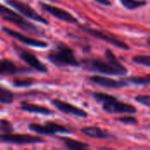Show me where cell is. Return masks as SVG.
<instances>
[{"label": "cell", "instance_id": "6da1fadb", "mask_svg": "<svg viewBox=\"0 0 150 150\" xmlns=\"http://www.w3.org/2000/svg\"><path fill=\"white\" fill-rule=\"evenodd\" d=\"M106 62L101 59H86L82 61V65L85 70L98 72L111 76H123L127 73V69L118 61L111 50L105 51Z\"/></svg>", "mask_w": 150, "mask_h": 150}, {"label": "cell", "instance_id": "7a4b0ae2", "mask_svg": "<svg viewBox=\"0 0 150 150\" xmlns=\"http://www.w3.org/2000/svg\"><path fill=\"white\" fill-rule=\"evenodd\" d=\"M96 101L102 105V109L107 113H127L134 114L137 112L135 106L119 100L114 96L103 92L92 93Z\"/></svg>", "mask_w": 150, "mask_h": 150}, {"label": "cell", "instance_id": "3957f363", "mask_svg": "<svg viewBox=\"0 0 150 150\" xmlns=\"http://www.w3.org/2000/svg\"><path fill=\"white\" fill-rule=\"evenodd\" d=\"M47 59L53 64L60 67H78L80 65V63L75 57L73 51L64 44H59L54 50L51 51L47 55Z\"/></svg>", "mask_w": 150, "mask_h": 150}, {"label": "cell", "instance_id": "277c9868", "mask_svg": "<svg viewBox=\"0 0 150 150\" xmlns=\"http://www.w3.org/2000/svg\"><path fill=\"white\" fill-rule=\"evenodd\" d=\"M0 16L4 20L9 21L11 23L18 25L19 28L23 29L25 32H28V33H31L33 34L40 33V31L35 25H33L32 23L26 21L22 16L16 13L11 9H10L1 4H0Z\"/></svg>", "mask_w": 150, "mask_h": 150}, {"label": "cell", "instance_id": "5b68a950", "mask_svg": "<svg viewBox=\"0 0 150 150\" xmlns=\"http://www.w3.org/2000/svg\"><path fill=\"white\" fill-rule=\"evenodd\" d=\"M5 2L7 4H9L10 6H12L14 9H16L22 15L25 16L27 18L40 22L44 25H49V22L45 18H43L41 15H40L29 4H27L20 0H6Z\"/></svg>", "mask_w": 150, "mask_h": 150}, {"label": "cell", "instance_id": "8992f818", "mask_svg": "<svg viewBox=\"0 0 150 150\" xmlns=\"http://www.w3.org/2000/svg\"><path fill=\"white\" fill-rule=\"evenodd\" d=\"M28 127L31 131L38 134H41V135H53V134H55L56 133L71 134V132L68 130V128L53 121H47L45 125L31 123L28 126Z\"/></svg>", "mask_w": 150, "mask_h": 150}, {"label": "cell", "instance_id": "52a82bcc", "mask_svg": "<svg viewBox=\"0 0 150 150\" xmlns=\"http://www.w3.org/2000/svg\"><path fill=\"white\" fill-rule=\"evenodd\" d=\"M0 141L3 142L15 144V145H25V144H36L43 142V139L39 136H33L31 134H4L0 135Z\"/></svg>", "mask_w": 150, "mask_h": 150}, {"label": "cell", "instance_id": "ba28073f", "mask_svg": "<svg viewBox=\"0 0 150 150\" xmlns=\"http://www.w3.org/2000/svg\"><path fill=\"white\" fill-rule=\"evenodd\" d=\"M83 31H85L86 33H88L89 34L98 38V39H100V40H103L106 42H108L109 44L112 45V46H115L120 49H125V50H128L130 47L123 41H121L120 40H119L117 37L113 36L112 34L111 33H105V32H103V31H99V30H96V29H91L90 27H86V26H82L81 27Z\"/></svg>", "mask_w": 150, "mask_h": 150}, {"label": "cell", "instance_id": "9c48e42d", "mask_svg": "<svg viewBox=\"0 0 150 150\" xmlns=\"http://www.w3.org/2000/svg\"><path fill=\"white\" fill-rule=\"evenodd\" d=\"M3 32H4L6 34H8L9 36L18 40V41L27 45V46H30V47H41V48H44V47H47V43L45 42V41H42V40H36V39H33V38H31V37H28V36H25L13 29H11V28H7V27H3L2 28Z\"/></svg>", "mask_w": 150, "mask_h": 150}, {"label": "cell", "instance_id": "30bf717a", "mask_svg": "<svg viewBox=\"0 0 150 150\" xmlns=\"http://www.w3.org/2000/svg\"><path fill=\"white\" fill-rule=\"evenodd\" d=\"M40 8L47 11V13H49L50 15L55 17L56 18H59L62 21H65V22H68V23H76L77 22V19L73 16L71 15L69 12H68L67 11L63 10V9H61V8H58L56 6H54V5H51V4H45V3H39Z\"/></svg>", "mask_w": 150, "mask_h": 150}, {"label": "cell", "instance_id": "8fae6325", "mask_svg": "<svg viewBox=\"0 0 150 150\" xmlns=\"http://www.w3.org/2000/svg\"><path fill=\"white\" fill-rule=\"evenodd\" d=\"M51 104L60 112L66 113V114H72L74 116L76 117H80V118H87L88 117V113L83 111V109L73 105L68 102L60 100V99H53L51 101Z\"/></svg>", "mask_w": 150, "mask_h": 150}, {"label": "cell", "instance_id": "7c38bea8", "mask_svg": "<svg viewBox=\"0 0 150 150\" xmlns=\"http://www.w3.org/2000/svg\"><path fill=\"white\" fill-rule=\"evenodd\" d=\"M18 53L19 58L22 61H24L31 68H33L35 70L41 72V73H46L47 71V66L45 64H43L33 54H32L28 51L23 50L19 47H18Z\"/></svg>", "mask_w": 150, "mask_h": 150}, {"label": "cell", "instance_id": "4fadbf2b", "mask_svg": "<svg viewBox=\"0 0 150 150\" xmlns=\"http://www.w3.org/2000/svg\"><path fill=\"white\" fill-rule=\"evenodd\" d=\"M90 80L99 86L110 89H121L128 85V83L126 80H114L109 77H105L101 76H91Z\"/></svg>", "mask_w": 150, "mask_h": 150}, {"label": "cell", "instance_id": "5bb4252c", "mask_svg": "<svg viewBox=\"0 0 150 150\" xmlns=\"http://www.w3.org/2000/svg\"><path fill=\"white\" fill-rule=\"evenodd\" d=\"M20 109L22 111H25V112H27L39 113V114H42V115H49V114L53 113V112L51 110H49L48 108H47L45 106L32 104V103H28V102H25V101H23L21 103Z\"/></svg>", "mask_w": 150, "mask_h": 150}, {"label": "cell", "instance_id": "9a60e30c", "mask_svg": "<svg viewBox=\"0 0 150 150\" xmlns=\"http://www.w3.org/2000/svg\"><path fill=\"white\" fill-rule=\"evenodd\" d=\"M81 133L90 138H94V139H108L110 137V134L108 133L97 127H83L81 129Z\"/></svg>", "mask_w": 150, "mask_h": 150}, {"label": "cell", "instance_id": "2e32d148", "mask_svg": "<svg viewBox=\"0 0 150 150\" xmlns=\"http://www.w3.org/2000/svg\"><path fill=\"white\" fill-rule=\"evenodd\" d=\"M18 71V69L13 62L8 59L0 60V76H12Z\"/></svg>", "mask_w": 150, "mask_h": 150}, {"label": "cell", "instance_id": "e0dca14e", "mask_svg": "<svg viewBox=\"0 0 150 150\" xmlns=\"http://www.w3.org/2000/svg\"><path fill=\"white\" fill-rule=\"evenodd\" d=\"M62 140L64 142V145L69 150H91L89 149V145L70 138L63 137Z\"/></svg>", "mask_w": 150, "mask_h": 150}, {"label": "cell", "instance_id": "ac0fdd59", "mask_svg": "<svg viewBox=\"0 0 150 150\" xmlns=\"http://www.w3.org/2000/svg\"><path fill=\"white\" fill-rule=\"evenodd\" d=\"M13 93L10 90L0 85V103L11 104L13 102Z\"/></svg>", "mask_w": 150, "mask_h": 150}, {"label": "cell", "instance_id": "d6986e66", "mask_svg": "<svg viewBox=\"0 0 150 150\" xmlns=\"http://www.w3.org/2000/svg\"><path fill=\"white\" fill-rule=\"evenodd\" d=\"M127 83L137 85H150V74L143 76H132L126 79Z\"/></svg>", "mask_w": 150, "mask_h": 150}, {"label": "cell", "instance_id": "ffe728a7", "mask_svg": "<svg viewBox=\"0 0 150 150\" xmlns=\"http://www.w3.org/2000/svg\"><path fill=\"white\" fill-rule=\"evenodd\" d=\"M120 2L126 8L129 10H134L146 4V2L144 1H136V0H120Z\"/></svg>", "mask_w": 150, "mask_h": 150}, {"label": "cell", "instance_id": "44dd1931", "mask_svg": "<svg viewBox=\"0 0 150 150\" xmlns=\"http://www.w3.org/2000/svg\"><path fill=\"white\" fill-rule=\"evenodd\" d=\"M133 62L137 63V64H141V65H144V66H147V67H150L149 55H137V56H134L133 58Z\"/></svg>", "mask_w": 150, "mask_h": 150}, {"label": "cell", "instance_id": "7402d4cb", "mask_svg": "<svg viewBox=\"0 0 150 150\" xmlns=\"http://www.w3.org/2000/svg\"><path fill=\"white\" fill-rule=\"evenodd\" d=\"M33 83H34V81L32 78L15 79L13 81V85L15 87H28V86H31Z\"/></svg>", "mask_w": 150, "mask_h": 150}, {"label": "cell", "instance_id": "603a6c76", "mask_svg": "<svg viewBox=\"0 0 150 150\" xmlns=\"http://www.w3.org/2000/svg\"><path fill=\"white\" fill-rule=\"evenodd\" d=\"M134 99L137 103L150 107V95H138L135 97Z\"/></svg>", "mask_w": 150, "mask_h": 150}, {"label": "cell", "instance_id": "cb8c5ba5", "mask_svg": "<svg viewBox=\"0 0 150 150\" xmlns=\"http://www.w3.org/2000/svg\"><path fill=\"white\" fill-rule=\"evenodd\" d=\"M120 122L127 125H136L137 124V120L133 117V116H125V117H120L117 119Z\"/></svg>", "mask_w": 150, "mask_h": 150}, {"label": "cell", "instance_id": "d4e9b609", "mask_svg": "<svg viewBox=\"0 0 150 150\" xmlns=\"http://www.w3.org/2000/svg\"><path fill=\"white\" fill-rule=\"evenodd\" d=\"M98 3H99V4H104V5H106V6H108V5H110L111 4V3H110V1L109 0H96Z\"/></svg>", "mask_w": 150, "mask_h": 150}, {"label": "cell", "instance_id": "484cf974", "mask_svg": "<svg viewBox=\"0 0 150 150\" xmlns=\"http://www.w3.org/2000/svg\"><path fill=\"white\" fill-rule=\"evenodd\" d=\"M148 43H149V44L150 45V39H149V40H148Z\"/></svg>", "mask_w": 150, "mask_h": 150}]
</instances>
